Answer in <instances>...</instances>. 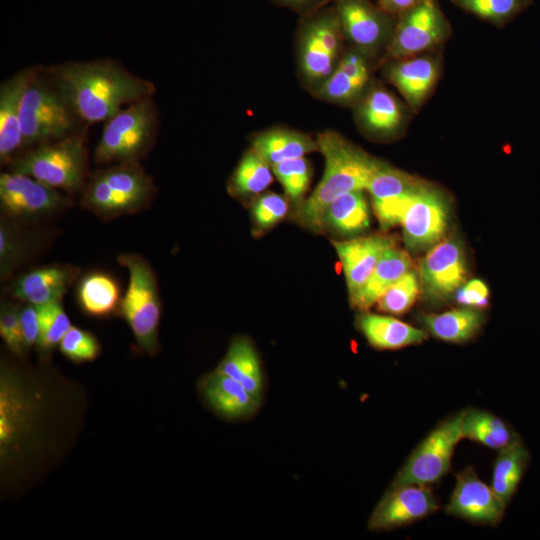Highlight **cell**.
Listing matches in <instances>:
<instances>
[{"instance_id": "obj_1", "label": "cell", "mask_w": 540, "mask_h": 540, "mask_svg": "<svg viewBox=\"0 0 540 540\" xmlns=\"http://www.w3.org/2000/svg\"><path fill=\"white\" fill-rule=\"evenodd\" d=\"M45 72L86 125L105 122L127 105L155 93L151 81L111 59L67 62Z\"/></svg>"}, {"instance_id": "obj_2", "label": "cell", "mask_w": 540, "mask_h": 540, "mask_svg": "<svg viewBox=\"0 0 540 540\" xmlns=\"http://www.w3.org/2000/svg\"><path fill=\"white\" fill-rule=\"evenodd\" d=\"M316 141L324 157V173L302 202L296 219L303 227L320 232L324 230V216L330 203L346 193L365 190L381 161L333 131L320 133Z\"/></svg>"}, {"instance_id": "obj_3", "label": "cell", "mask_w": 540, "mask_h": 540, "mask_svg": "<svg viewBox=\"0 0 540 540\" xmlns=\"http://www.w3.org/2000/svg\"><path fill=\"white\" fill-rule=\"evenodd\" d=\"M20 123L24 148L81 133L87 126L47 73L38 67H35L23 93Z\"/></svg>"}, {"instance_id": "obj_4", "label": "cell", "mask_w": 540, "mask_h": 540, "mask_svg": "<svg viewBox=\"0 0 540 540\" xmlns=\"http://www.w3.org/2000/svg\"><path fill=\"white\" fill-rule=\"evenodd\" d=\"M85 132L29 148L8 163L10 170L64 193L83 190L88 174Z\"/></svg>"}, {"instance_id": "obj_5", "label": "cell", "mask_w": 540, "mask_h": 540, "mask_svg": "<svg viewBox=\"0 0 540 540\" xmlns=\"http://www.w3.org/2000/svg\"><path fill=\"white\" fill-rule=\"evenodd\" d=\"M155 191L152 178L139 162L117 163L89 177L81 204L100 217L113 218L140 210Z\"/></svg>"}, {"instance_id": "obj_6", "label": "cell", "mask_w": 540, "mask_h": 540, "mask_svg": "<svg viewBox=\"0 0 540 540\" xmlns=\"http://www.w3.org/2000/svg\"><path fill=\"white\" fill-rule=\"evenodd\" d=\"M158 125L152 97L133 102L104 122L94 150L98 165L139 162L154 143Z\"/></svg>"}, {"instance_id": "obj_7", "label": "cell", "mask_w": 540, "mask_h": 540, "mask_svg": "<svg viewBox=\"0 0 540 540\" xmlns=\"http://www.w3.org/2000/svg\"><path fill=\"white\" fill-rule=\"evenodd\" d=\"M118 263L128 271V284L118 314L127 323L138 347L149 354L158 350L161 299L150 264L138 254H120Z\"/></svg>"}, {"instance_id": "obj_8", "label": "cell", "mask_w": 540, "mask_h": 540, "mask_svg": "<svg viewBox=\"0 0 540 540\" xmlns=\"http://www.w3.org/2000/svg\"><path fill=\"white\" fill-rule=\"evenodd\" d=\"M463 414L464 410L441 421L411 453L390 487L428 486L448 473L455 447L463 438Z\"/></svg>"}, {"instance_id": "obj_9", "label": "cell", "mask_w": 540, "mask_h": 540, "mask_svg": "<svg viewBox=\"0 0 540 540\" xmlns=\"http://www.w3.org/2000/svg\"><path fill=\"white\" fill-rule=\"evenodd\" d=\"M449 31L437 0H421L400 14L388 53L397 59L416 56L442 43Z\"/></svg>"}, {"instance_id": "obj_10", "label": "cell", "mask_w": 540, "mask_h": 540, "mask_svg": "<svg viewBox=\"0 0 540 540\" xmlns=\"http://www.w3.org/2000/svg\"><path fill=\"white\" fill-rule=\"evenodd\" d=\"M67 195L28 175L5 171L0 175V206L11 219H35L68 206Z\"/></svg>"}, {"instance_id": "obj_11", "label": "cell", "mask_w": 540, "mask_h": 540, "mask_svg": "<svg viewBox=\"0 0 540 540\" xmlns=\"http://www.w3.org/2000/svg\"><path fill=\"white\" fill-rule=\"evenodd\" d=\"M447 218L445 196L424 183L413 196L401 220L406 246L412 251L435 246L444 235Z\"/></svg>"}, {"instance_id": "obj_12", "label": "cell", "mask_w": 540, "mask_h": 540, "mask_svg": "<svg viewBox=\"0 0 540 540\" xmlns=\"http://www.w3.org/2000/svg\"><path fill=\"white\" fill-rule=\"evenodd\" d=\"M419 273L429 300L444 301L465 281L467 269L460 240L448 238L430 248L421 260Z\"/></svg>"}, {"instance_id": "obj_13", "label": "cell", "mask_w": 540, "mask_h": 540, "mask_svg": "<svg viewBox=\"0 0 540 540\" xmlns=\"http://www.w3.org/2000/svg\"><path fill=\"white\" fill-rule=\"evenodd\" d=\"M438 503L427 486L390 487L368 519L372 531L391 530L421 520L435 512Z\"/></svg>"}, {"instance_id": "obj_14", "label": "cell", "mask_w": 540, "mask_h": 540, "mask_svg": "<svg viewBox=\"0 0 540 540\" xmlns=\"http://www.w3.org/2000/svg\"><path fill=\"white\" fill-rule=\"evenodd\" d=\"M424 182L383 162L371 176L367 190L383 228L401 223L413 196Z\"/></svg>"}, {"instance_id": "obj_15", "label": "cell", "mask_w": 540, "mask_h": 540, "mask_svg": "<svg viewBox=\"0 0 540 540\" xmlns=\"http://www.w3.org/2000/svg\"><path fill=\"white\" fill-rule=\"evenodd\" d=\"M505 505L492 487L483 482L473 467L456 477V484L445 512L480 524L497 525L504 516Z\"/></svg>"}, {"instance_id": "obj_16", "label": "cell", "mask_w": 540, "mask_h": 540, "mask_svg": "<svg viewBox=\"0 0 540 540\" xmlns=\"http://www.w3.org/2000/svg\"><path fill=\"white\" fill-rule=\"evenodd\" d=\"M338 13H326L313 19L302 38L301 66L310 80L326 79L332 73L341 36Z\"/></svg>"}, {"instance_id": "obj_17", "label": "cell", "mask_w": 540, "mask_h": 540, "mask_svg": "<svg viewBox=\"0 0 540 540\" xmlns=\"http://www.w3.org/2000/svg\"><path fill=\"white\" fill-rule=\"evenodd\" d=\"M79 275L80 270L72 265L38 267L15 279L11 285V296L35 306L62 301Z\"/></svg>"}, {"instance_id": "obj_18", "label": "cell", "mask_w": 540, "mask_h": 540, "mask_svg": "<svg viewBox=\"0 0 540 540\" xmlns=\"http://www.w3.org/2000/svg\"><path fill=\"white\" fill-rule=\"evenodd\" d=\"M340 259L349 297L368 280L383 252L394 245L393 239L381 234L332 241Z\"/></svg>"}, {"instance_id": "obj_19", "label": "cell", "mask_w": 540, "mask_h": 540, "mask_svg": "<svg viewBox=\"0 0 540 540\" xmlns=\"http://www.w3.org/2000/svg\"><path fill=\"white\" fill-rule=\"evenodd\" d=\"M35 67L23 69L0 86V159L8 164L24 148L20 111L24 90Z\"/></svg>"}, {"instance_id": "obj_20", "label": "cell", "mask_w": 540, "mask_h": 540, "mask_svg": "<svg viewBox=\"0 0 540 540\" xmlns=\"http://www.w3.org/2000/svg\"><path fill=\"white\" fill-rule=\"evenodd\" d=\"M199 390L207 404L227 419H245L261 407V401L239 381L216 370L201 378Z\"/></svg>"}, {"instance_id": "obj_21", "label": "cell", "mask_w": 540, "mask_h": 540, "mask_svg": "<svg viewBox=\"0 0 540 540\" xmlns=\"http://www.w3.org/2000/svg\"><path fill=\"white\" fill-rule=\"evenodd\" d=\"M337 13L342 30L362 49H372L384 38L387 13L364 0H338Z\"/></svg>"}, {"instance_id": "obj_22", "label": "cell", "mask_w": 540, "mask_h": 540, "mask_svg": "<svg viewBox=\"0 0 540 540\" xmlns=\"http://www.w3.org/2000/svg\"><path fill=\"white\" fill-rule=\"evenodd\" d=\"M388 78L408 104L417 110L437 81L438 64L428 56L401 59L390 67Z\"/></svg>"}, {"instance_id": "obj_23", "label": "cell", "mask_w": 540, "mask_h": 540, "mask_svg": "<svg viewBox=\"0 0 540 540\" xmlns=\"http://www.w3.org/2000/svg\"><path fill=\"white\" fill-rule=\"evenodd\" d=\"M411 264L406 252L395 245L387 248L365 284L349 297L351 306L363 312L368 310L391 285L410 271Z\"/></svg>"}, {"instance_id": "obj_24", "label": "cell", "mask_w": 540, "mask_h": 540, "mask_svg": "<svg viewBox=\"0 0 540 540\" xmlns=\"http://www.w3.org/2000/svg\"><path fill=\"white\" fill-rule=\"evenodd\" d=\"M358 329L368 343L378 350H396L419 344L427 333L390 316L363 312L357 316Z\"/></svg>"}, {"instance_id": "obj_25", "label": "cell", "mask_w": 540, "mask_h": 540, "mask_svg": "<svg viewBox=\"0 0 540 540\" xmlns=\"http://www.w3.org/2000/svg\"><path fill=\"white\" fill-rule=\"evenodd\" d=\"M76 299L81 310L94 318L118 314L122 293L119 282L104 271H91L78 279Z\"/></svg>"}, {"instance_id": "obj_26", "label": "cell", "mask_w": 540, "mask_h": 540, "mask_svg": "<svg viewBox=\"0 0 540 540\" xmlns=\"http://www.w3.org/2000/svg\"><path fill=\"white\" fill-rule=\"evenodd\" d=\"M216 371L239 381L255 398L262 402L264 378L258 353L244 336L235 337Z\"/></svg>"}, {"instance_id": "obj_27", "label": "cell", "mask_w": 540, "mask_h": 540, "mask_svg": "<svg viewBox=\"0 0 540 540\" xmlns=\"http://www.w3.org/2000/svg\"><path fill=\"white\" fill-rule=\"evenodd\" d=\"M252 149L273 166L286 160L305 157L318 150V144L310 136L297 131L272 129L256 136Z\"/></svg>"}, {"instance_id": "obj_28", "label": "cell", "mask_w": 540, "mask_h": 540, "mask_svg": "<svg viewBox=\"0 0 540 540\" xmlns=\"http://www.w3.org/2000/svg\"><path fill=\"white\" fill-rule=\"evenodd\" d=\"M420 322L434 337L462 343L477 334L484 323V317L477 308L463 307L440 314H423Z\"/></svg>"}, {"instance_id": "obj_29", "label": "cell", "mask_w": 540, "mask_h": 540, "mask_svg": "<svg viewBox=\"0 0 540 540\" xmlns=\"http://www.w3.org/2000/svg\"><path fill=\"white\" fill-rule=\"evenodd\" d=\"M528 459L529 452L519 438L499 450L490 486L505 506L518 488Z\"/></svg>"}, {"instance_id": "obj_30", "label": "cell", "mask_w": 540, "mask_h": 540, "mask_svg": "<svg viewBox=\"0 0 540 540\" xmlns=\"http://www.w3.org/2000/svg\"><path fill=\"white\" fill-rule=\"evenodd\" d=\"M369 209L363 190L339 196L328 206L324 216L325 227L341 234L354 235L368 228Z\"/></svg>"}, {"instance_id": "obj_31", "label": "cell", "mask_w": 540, "mask_h": 540, "mask_svg": "<svg viewBox=\"0 0 540 540\" xmlns=\"http://www.w3.org/2000/svg\"><path fill=\"white\" fill-rule=\"evenodd\" d=\"M461 430L463 438L498 451L519 438L504 420L479 409L464 410Z\"/></svg>"}, {"instance_id": "obj_32", "label": "cell", "mask_w": 540, "mask_h": 540, "mask_svg": "<svg viewBox=\"0 0 540 540\" xmlns=\"http://www.w3.org/2000/svg\"><path fill=\"white\" fill-rule=\"evenodd\" d=\"M361 117L372 132L395 131L402 121V109L395 97L384 89L372 90L361 107Z\"/></svg>"}, {"instance_id": "obj_33", "label": "cell", "mask_w": 540, "mask_h": 540, "mask_svg": "<svg viewBox=\"0 0 540 540\" xmlns=\"http://www.w3.org/2000/svg\"><path fill=\"white\" fill-rule=\"evenodd\" d=\"M270 165L253 149L239 162L231 181L232 190L239 196H254L262 193L273 180Z\"/></svg>"}, {"instance_id": "obj_34", "label": "cell", "mask_w": 540, "mask_h": 540, "mask_svg": "<svg viewBox=\"0 0 540 540\" xmlns=\"http://www.w3.org/2000/svg\"><path fill=\"white\" fill-rule=\"evenodd\" d=\"M453 5L497 26H503L526 10L532 0H449Z\"/></svg>"}, {"instance_id": "obj_35", "label": "cell", "mask_w": 540, "mask_h": 540, "mask_svg": "<svg viewBox=\"0 0 540 540\" xmlns=\"http://www.w3.org/2000/svg\"><path fill=\"white\" fill-rule=\"evenodd\" d=\"M62 301L37 306L39 312V339L36 348L42 353L53 351L72 327Z\"/></svg>"}, {"instance_id": "obj_36", "label": "cell", "mask_w": 540, "mask_h": 540, "mask_svg": "<svg viewBox=\"0 0 540 540\" xmlns=\"http://www.w3.org/2000/svg\"><path fill=\"white\" fill-rule=\"evenodd\" d=\"M289 199L300 201L305 195L311 177L310 164L305 157L286 160L271 166Z\"/></svg>"}, {"instance_id": "obj_37", "label": "cell", "mask_w": 540, "mask_h": 540, "mask_svg": "<svg viewBox=\"0 0 540 540\" xmlns=\"http://www.w3.org/2000/svg\"><path fill=\"white\" fill-rule=\"evenodd\" d=\"M419 279L414 271H408L377 302L378 310L390 314H403L413 305L419 293Z\"/></svg>"}, {"instance_id": "obj_38", "label": "cell", "mask_w": 540, "mask_h": 540, "mask_svg": "<svg viewBox=\"0 0 540 540\" xmlns=\"http://www.w3.org/2000/svg\"><path fill=\"white\" fill-rule=\"evenodd\" d=\"M27 246L20 232L7 221L0 223V274L6 279L24 261Z\"/></svg>"}, {"instance_id": "obj_39", "label": "cell", "mask_w": 540, "mask_h": 540, "mask_svg": "<svg viewBox=\"0 0 540 540\" xmlns=\"http://www.w3.org/2000/svg\"><path fill=\"white\" fill-rule=\"evenodd\" d=\"M60 352L75 363L94 361L101 353L98 339L89 331L72 326L59 344Z\"/></svg>"}, {"instance_id": "obj_40", "label": "cell", "mask_w": 540, "mask_h": 540, "mask_svg": "<svg viewBox=\"0 0 540 540\" xmlns=\"http://www.w3.org/2000/svg\"><path fill=\"white\" fill-rule=\"evenodd\" d=\"M287 212V200L273 192L259 196L252 207L253 220L262 230L273 227L286 216Z\"/></svg>"}, {"instance_id": "obj_41", "label": "cell", "mask_w": 540, "mask_h": 540, "mask_svg": "<svg viewBox=\"0 0 540 540\" xmlns=\"http://www.w3.org/2000/svg\"><path fill=\"white\" fill-rule=\"evenodd\" d=\"M0 336L13 354L22 356L25 353L20 322V307L13 303L3 302L1 304Z\"/></svg>"}, {"instance_id": "obj_42", "label": "cell", "mask_w": 540, "mask_h": 540, "mask_svg": "<svg viewBox=\"0 0 540 540\" xmlns=\"http://www.w3.org/2000/svg\"><path fill=\"white\" fill-rule=\"evenodd\" d=\"M366 81L353 78L337 67L325 79L320 92L328 99L347 101L354 98L363 89Z\"/></svg>"}, {"instance_id": "obj_43", "label": "cell", "mask_w": 540, "mask_h": 540, "mask_svg": "<svg viewBox=\"0 0 540 540\" xmlns=\"http://www.w3.org/2000/svg\"><path fill=\"white\" fill-rule=\"evenodd\" d=\"M489 291L480 279H472L456 290V301L468 307L481 309L488 304Z\"/></svg>"}, {"instance_id": "obj_44", "label": "cell", "mask_w": 540, "mask_h": 540, "mask_svg": "<svg viewBox=\"0 0 540 540\" xmlns=\"http://www.w3.org/2000/svg\"><path fill=\"white\" fill-rule=\"evenodd\" d=\"M20 322L25 352L36 347L39 339L40 325L38 307L26 304L20 308Z\"/></svg>"}, {"instance_id": "obj_45", "label": "cell", "mask_w": 540, "mask_h": 540, "mask_svg": "<svg viewBox=\"0 0 540 540\" xmlns=\"http://www.w3.org/2000/svg\"><path fill=\"white\" fill-rule=\"evenodd\" d=\"M346 74L357 79H368L367 66L361 56L355 53L347 54L337 66Z\"/></svg>"}, {"instance_id": "obj_46", "label": "cell", "mask_w": 540, "mask_h": 540, "mask_svg": "<svg viewBox=\"0 0 540 540\" xmlns=\"http://www.w3.org/2000/svg\"><path fill=\"white\" fill-rule=\"evenodd\" d=\"M421 0H379V7L387 14H401Z\"/></svg>"}, {"instance_id": "obj_47", "label": "cell", "mask_w": 540, "mask_h": 540, "mask_svg": "<svg viewBox=\"0 0 540 540\" xmlns=\"http://www.w3.org/2000/svg\"><path fill=\"white\" fill-rule=\"evenodd\" d=\"M283 1L291 5H303L307 3L309 0H283Z\"/></svg>"}, {"instance_id": "obj_48", "label": "cell", "mask_w": 540, "mask_h": 540, "mask_svg": "<svg viewBox=\"0 0 540 540\" xmlns=\"http://www.w3.org/2000/svg\"><path fill=\"white\" fill-rule=\"evenodd\" d=\"M328 1H331V0H324V2L322 4H324L325 2H328Z\"/></svg>"}]
</instances>
